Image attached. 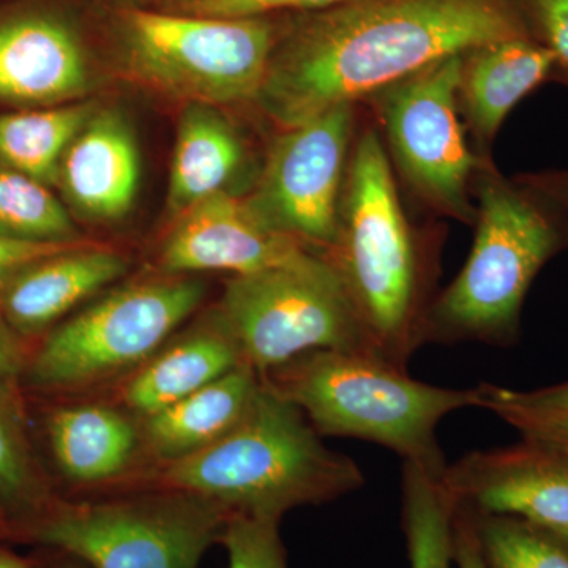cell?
Here are the masks:
<instances>
[{"instance_id": "26", "label": "cell", "mask_w": 568, "mask_h": 568, "mask_svg": "<svg viewBox=\"0 0 568 568\" xmlns=\"http://www.w3.org/2000/svg\"><path fill=\"white\" fill-rule=\"evenodd\" d=\"M22 433V420L0 405V508L18 530L52 506ZM17 530V532H18Z\"/></svg>"}, {"instance_id": "30", "label": "cell", "mask_w": 568, "mask_h": 568, "mask_svg": "<svg viewBox=\"0 0 568 568\" xmlns=\"http://www.w3.org/2000/svg\"><path fill=\"white\" fill-rule=\"evenodd\" d=\"M528 24L541 44L555 54L556 63L568 71V0H518Z\"/></svg>"}, {"instance_id": "20", "label": "cell", "mask_w": 568, "mask_h": 568, "mask_svg": "<svg viewBox=\"0 0 568 568\" xmlns=\"http://www.w3.org/2000/svg\"><path fill=\"white\" fill-rule=\"evenodd\" d=\"M48 437L63 476L82 485L125 474L142 440L129 417L102 405L61 407L50 418Z\"/></svg>"}, {"instance_id": "37", "label": "cell", "mask_w": 568, "mask_h": 568, "mask_svg": "<svg viewBox=\"0 0 568 568\" xmlns=\"http://www.w3.org/2000/svg\"><path fill=\"white\" fill-rule=\"evenodd\" d=\"M552 192L558 194L560 204H562L568 212V174L560 175L558 183H556L555 190H552Z\"/></svg>"}, {"instance_id": "24", "label": "cell", "mask_w": 568, "mask_h": 568, "mask_svg": "<svg viewBox=\"0 0 568 568\" xmlns=\"http://www.w3.org/2000/svg\"><path fill=\"white\" fill-rule=\"evenodd\" d=\"M0 235L29 242H77V230L48 185L0 166Z\"/></svg>"}, {"instance_id": "22", "label": "cell", "mask_w": 568, "mask_h": 568, "mask_svg": "<svg viewBox=\"0 0 568 568\" xmlns=\"http://www.w3.org/2000/svg\"><path fill=\"white\" fill-rule=\"evenodd\" d=\"M91 103L0 114V162L44 185L58 183L67 149L88 123Z\"/></svg>"}, {"instance_id": "23", "label": "cell", "mask_w": 568, "mask_h": 568, "mask_svg": "<svg viewBox=\"0 0 568 568\" xmlns=\"http://www.w3.org/2000/svg\"><path fill=\"white\" fill-rule=\"evenodd\" d=\"M444 473L403 462L402 528L410 568H454V517L457 503Z\"/></svg>"}, {"instance_id": "31", "label": "cell", "mask_w": 568, "mask_h": 568, "mask_svg": "<svg viewBox=\"0 0 568 568\" xmlns=\"http://www.w3.org/2000/svg\"><path fill=\"white\" fill-rule=\"evenodd\" d=\"M84 244L77 242H29L0 235V295L29 265Z\"/></svg>"}, {"instance_id": "18", "label": "cell", "mask_w": 568, "mask_h": 568, "mask_svg": "<svg viewBox=\"0 0 568 568\" xmlns=\"http://www.w3.org/2000/svg\"><path fill=\"white\" fill-rule=\"evenodd\" d=\"M555 54L529 36L474 48L463 55L459 110L477 140L491 141L515 104L547 80Z\"/></svg>"}, {"instance_id": "36", "label": "cell", "mask_w": 568, "mask_h": 568, "mask_svg": "<svg viewBox=\"0 0 568 568\" xmlns=\"http://www.w3.org/2000/svg\"><path fill=\"white\" fill-rule=\"evenodd\" d=\"M54 551L58 552V560H54L51 566L44 568H92L91 566H88L84 560L74 558V556L58 551V549H54Z\"/></svg>"}, {"instance_id": "8", "label": "cell", "mask_w": 568, "mask_h": 568, "mask_svg": "<svg viewBox=\"0 0 568 568\" xmlns=\"http://www.w3.org/2000/svg\"><path fill=\"white\" fill-rule=\"evenodd\" d=\"M216 313L260 376L310 351L375 354L345 284L321 253L234 276Z\"/></svg>"}, {"instance_id": "5", "label": "cell", "mask_w": 568, "mask_h": 568, "mask_svg": "<svg viewBox=\"0 0 568 568\" xmlns=\"http://www.w3.org/2000/svg\"><path fill=\"white\" fill-rule=\"evenodd\" d=\"M477 234L465 267L437 295L425 343L508 345L530 284L564 235L544 203L496 175L478 183Z\"/></svg>"}, {"instance_id": "12", "label": "cell", "mask_w": 568, "mask_h": 568, "mask_svg": "<svg viewBox=\"0 0 568 568\" xmlns=\"http://www.w3.org/2000/svg\"><path fill=\"white\" fill-rule=\"evenodd\" d=\"M458 506L481 515L514 517L568 536V455L523 439V444L469 452L444 470Z\"/></svg>"}, {"instance_id": "21", "label": "cell", "mask_w": 568, "mask_h": 568, "mask_svg": "<svg viewBox=\"0 0 568 568\" xmlns=\"http://www.w3.org/2000/svg\"><path fill=\"white\" fill-rule=\"evenodd\" d=\"M245 162L234 126L211 104L189 103L179 121L171 162L168 209L178 219L226 185Z\"/></svg>"}, {"instance_id": "13", "label": "cell", "mask_w": 568, "mask_h": 568, "mask_svg": "<svg viewBox=\"0 0 568 568\" xmlns=\"http://www.w3.org/2000/svg\"><path fill=\"white\" fill-rule=\"evenodd\" d=\"M308 252L313 250L268 226L248 201L223 192L178 216L159 264L166 275L230 272L237 276L282 267Z\"/></svg>"}, {"instance_id": "34", "label": "cell", "mask_w": 568, "mask_h": 568, "mask_svg": "<svg viewBox=\"0 0 568 568\" xmlns=\"http://www.w3.org/2000/svg\"><path fill=\"white\" fill-rule=\"evenodd\" d=\"M454 566L457 568H485L478 548L476 521L470 508L458 506L454 517Z\"/></svg>"}, {"instance_id": "15", "label": "cell", "mask_w": 568, "mask_h": 568, "mask_svg": "<svg viewBox=\"0 0 568 568\" xmlns=\"http://www.w3.org/2000/svg\"><path fill=\"white\" fill-rule=\"evenodd\" d=\"M140 174L136 140L121 112L95 111L67 149L59 182L82 216L114 222L132 207Z\"/></svg>"}, {"instance_id": "9", "label": "cell", "mask_w": 568, "mask_h": 568, "mask_svg": "<svg viewBox=\"0 0 568 568\" xmlns=\"http://www.w3.org/2000/svg\"><path fill=\"white\" fill-rule=\"evenodd\" d=\"M205 295L201 280L170 275L126 284L55 328L28 368V383L71 390L140 368Z\"/></svg>"}, {"instance_id": "38", "label": "cell", "mask_w": 568, "mask_h": 568, "mask_svg": "<svg viewBox=\"0 0 568 568\" xmlns=\"http://www.w3.org/2000/svg\"><path fill=\"white\" fill-rule=\"evenodd\" d=\"M549 536H551V534H549ZM556 538V540H559L560 544L562 545H566V547L568 548V536H552Z\"/></svg>"}, {"instance_id": "19", "label": "cell", "mask_w": 568, "mask_h": 568, "mask_svg": "<svg viewBox=\"0 0 568 568\" xmlns=\"http://www.w3.org/2000/svg\"><path fill=\"white\" fill-rule=\"evenodd\" d=\"M261 384L256 369L244 362L215 383L142 417V443L163 465L204 450L245 417Z\"/></svg>"}, {"instance_id": "11", "label": "cell", "mask_w": 568, "mask_h": 568, "mask_svg": "<svg viewBox=\"0 0 568 568\" xmlns=\"http://www.w3.org/2000/svg\"><path fill=\"white\" fill-rule=\"evenodd\" d=\"M353 104L286 129L268 151L248 204L268 226L310 250L334 248L343 179L353 136Z\"/></svg>"}, {"instance_id": "7", "label": "cell", "mask_w": 568, "mask_h": 568, "mask_svg": "<svg viewBox=\"0 0 568 568\" xmlns=\"http://www.w3.org/2000/svg\"><path fill=\"white\" fill-rule=\"evenodd\" d=\"M230 515L204 497L160 488L97 503H54L20 536L92 568H197Z\"/></svg>"}, {"instance_id": "16", "label": "cell", "mask_w": 568, "mask_h": 568, "mask_svg": "<svg viewBox=\"0 0 568 568\" xmlns=\"http://www.w3.org/2000/svg\"><path fill=\"white\" fill-rule=\"evenodd\" d=\"M126 271L123 254L84 242L22 271L0 295V315L14 334H40Z\"/></svg>"}, {"instance_id": "27", "label": "cell", "mask_w": 568, "mask_h": 568, "mask_svg": "<svg viewBox=\"0 0 568 568\" xmlns=\"http://www.w3.org/2000/svg\"><path fill=\"white\" fill-rule=\"evenodd\" d=\"M222 544L227 551L230 568H290L280 536V521L231 517Z\"/></svg>"}, {"instance_id": "10", "label": "cell", "mask_w": 568, "mask_h": 568, "mask_svg": "<svg viewBox=\"0 0 568 568\" xmlns=\"http://www.w3.org/2000/svg\"><path fill=\"white\" fill-rule=\"evenodd\" d=\"M463 55L432 63L376 97L406 181L437 211L473 222L476 212L467 189L478 163L459 122Z\"/></svg>"}, {"instance_id": "40", "label": "cell", "mask_w": 568, "mask_h": 568, "mask_svg": "<svg viewBox=\"0 0 568 568\" xmlns=\"http://www.w3.org/2000/svg\"><path fill=\"white\" fill-rule=\"evenodd\" d=\"M192 2V0H181V3Z\"/></svg>"}, {"instance_id": "6", "label": "cell", "mask_w": 568, "mask_h": 568, "mask_svg": "<svg viewBox=\"0 0 568 568\" xmlns=\"http://www.w3.org/2000/svg\"><path fill=\"white\" fill-rule=\"evenodd\" d=\"M123 61L149 88L189 103L256 100L276 29L264 17L212 18L125 9L118 14Z\"/></svg>"}, {"instance_id": "32", "label": "cell", "mask_w": 568, "mask_h": 568, "mask_svg": "<svg viewBox=\"0 0 568 568\" xmlns=\"http://www.w3.org/2000/svg\"><path fill=\"white\" fill-rule=\"evenodd\" d=\"M22 366L24 365L17 336L0 315V405L24 420L20 396Z\"/></svg>"}, {"instance_id": "33", "label": "cell", "mask_w": 568, "mask_h": 568, "mask_svg": "<svg viewBox=\"0 0 568 568\" xmlns=\"http://www.w3.org/2000/svg\"><path fill=\"white\" fill-rule=\"evenodd\" d=\"M506 422L523 439L568 455V417H514Z\"/></svg>"}, {"instance_id": "29", "label": "cell", "mask_w": 568, "mask_h": 568, "mask_svg": "<svg viewBox=\"0 0 568 568\" xmlns=\"http://www.w3.org/2000/svg\"><path fill=\"white\" fill-rule=\"evenodd\" d=\"M346 0H192L181 3L186 14L212 18L265 17L272 11H317L338 6Z\"/></svg>"}, {"instance_id": "2", "label": "cell", "mask_w": 568, "mask_h": 568, "mask_svg": "<svg viewBox=\"0 0 568 568\" xmlns=\"http://www.w3.org/2000/svg\"><path fill=\"white\" fill-rule=\"evenodd\" d=\"M321 437L297 406L263 381L226 436L164 465L160 488L204 497L230 517L282 521L294 508L332 503L365 485L357 463Z\"/></svg>"}, {"instance_id": "39", "label": "cell", "mask_w": 568, "mask_h": 568, "mask_svg": "<svg viewBox=\"0 0 568 568\" xmlns=\"http://www.w3.org/2000/svg\"><path fill=\"white\" fill-rule=\"evenodd\" d=\"M2 508H0V530H2V526H3V517H2Z\"/></svg>"}, {"instance_id": "35", "label": "cell", "mask_w": 568, "mask_h": 568, "mask_svg": "<svg viewBox=\"0 0 568 568\" xmlns=\"http://www.w3.org/2000/svg\"><path fill=\"white\" fill-rule=\"evenodd\" d=\"M0 568H33V562L11 549L0 547Z\"/></svg>"}, {"instance_id": "28", "label": "cell", "mask_w": 568, "mask_h": 568, "mask_svg": "<svg viewBox=\"0 0 568 568\" xmlns=\"http://www.w3.org/2000/svg\"><path fill=\"white\" fill-rule=\"evenodd\" d=\"M484 406L503 420L514 417H568V383L540 390L517 392L481 384Z\"/></svg>"}, {"instance_id": "17", "label": "cell", "mask_w": 568, "mask_h": 568, "mask_svg": "<svg viewBox=\"0 0 568 568\" xmlns=\"http://www.w3.org/2000/svg\"><path fill=\"white\" fill-rule=\"evenodd\" d=\"M244 362L233 334L215 313L213 320L163 345L134 369L122 399L141 417L151 416L215 383Z\"/></svg>"}, {"instance_id": "14", "label": "cell", "mask_w": 568, "mask_h": 568, "mask_svg": "<svg viewBox=\"0 0 568 568\" xmlns=\"http://www.w3.org/2000/svg\"><path fill=\"white\" fill-rule=\"evenodd\" d=\"M91 89L80 33L59 14L26 11L0 21V100L59 106Z\"/></svg>"}, {"instance_id": "1", "label": "cell", "mask_w": 568, "mask_h": 568, "mask_svg": "<svg viewBox=\"0 0 568 568\" xmlns=\"http://www.w3.org/2000/svg\"><path fill=\"white\" fill-rule=\"evenodd\" d=\"M526 36L518 0H346L276 36L256 102L293 129L450 55Z\"/></svg>"}, {"instance_id": "25", "label": "cell", "mask_w": 568, "mask_h": 568, "mask_svg": "<svg viewBox=\"0 0 568 568\" xmlns=\"http://www.w3.org/2000/svg\"><path fill=\"white\" fill-rule=\"evenodd\" d=\"M470 511L485 568H568V548L545 530L523 519Z\"/></svg>"}, {"instance_id": "3", "label": "cell", "mask_w": 568, "mask_h": 568, "mask_svg": "<svg viewBox=\"0 0 568 568\" xmlns=\"http://www.w3.org/2000/svg\"><path fill=\"white\" fill-rule=\"evenodd\" d=\"M346 175L338 237L325 257L345 284L375 354L407 369L425 343L428 265L373 130L355 145Z\"/></svg>"}, {"instance_id": "4", "label": "cell", "mask_w": 568, "mask_h": 568, "mask_svg": "<svg viewBox=\"0 0 568 568\" xmlns=\"http://www.w3.org/2000/svg\"><path fill=\"white\" fill-rule=\"evenodd\" d=\"M297 406L321 436L355 437L444 473L437 425L455 410L484 406V388L429 386L379 355L310 351L261 376Z\"/></svg>"}]
</instances>
